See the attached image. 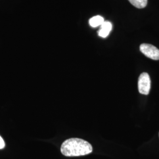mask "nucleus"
I'll list each match as a JSON object with an SVG mask.
<instances>
[{"label": "nucleus", "instance_id": "nucleus-7", "mask_svg": "<svg viewBox=\"0 0 159 159\" xmlns=\"http://www.w3.org/2000/svg\"><path fill=\"white\" fill-rule=\"evenodd\" d=\"M5 142L3 140V139L0 136V149H2L5 147Z\"/></svg>", "mask_w": 159, "mask_h": 159}, {"label": "nucleus", "instance_id": "nucleus-2", "mask_svg": "<svg viewBox=\"0 0 159 159\" xmlns=\"http://www.w3.org/2000/svg\"><path fill=\"white\" fill-rule=\"evenodd\" d=\"M151 88V80L149 75L147 73L140 74L138 81V89L140 94L148 95Z\"/></svg>", "mask_w": 159, "mask_h": 159}, {"label": "nucleus", "instance_id": "nucleus-1", "mask_svg": "<svg viewBox=\"0 0 159 159\" xmlns=\"http://www.w3.org/2000/svg\"><path fill=\"white\" fill-rule=\"evenodd\" d=\"M93 148L91 144L83 139L71 138L63 143L61 152L67 157H75L84 156L91 153Z\"/></svg>", "mask_w": 159, "mask_h": 159}, {"label": "nucleus", "instance_id": "nucleus-5", "mask_svg": "<svg viewBox=\"0 0 159 159\" xmlns=\"http://www.w3.org/2000/svg\"><path fill=\"white\" fill-rule=\"evenodd\" d=\"M104 21H104L103 17L100 16H96L92 17L90 19L89 24L92 27L96 28L98 26L100 27Z\"/></svg>", "mask_w": 159, "mask_h": 159}, {"label": "nucleus", "instance_id": "nucleus-6", "mask_svg": "<svg viewBox=\"0 0 159 159\" xmlns=\"http://www.w3.org/2000/svg\"><path fill=\"white\" fill-rule=\"evenodd\" d=\"M129 1L137 8H143L148 4V0H129Z\"/></svg>", "mask_w": 159, "mask_h": 159}, {"label": "nucleus", "instance_id": "nucleus-4", "mask_svg": "<svg viewBox=\"0 0 159 159\" xmlns=\"http://www.w3.org/2000/svg\"><path fill=\"white\" fill-rule=\"evenodd\" d=\"M112 29V24L109 21H104L98 31V34L102 38H106Z\"/></svg>", "mask_w": 159, "mask_h": 159}, {"label": "nucleus", "instance_id": "nucleus-3", "mask_svg": "<svg viewBox=\"0 0 159 159\" xmlns=\"http://www.w3.org/2000/svg\"><path fill=\"white\" fill-rule=\"evenodd\" d=\"M140 50L148 58L154 60H159V50L153 45L142 44L140 46Z\"/></svg>", "mask_w": 159, "mask_h": 159}, {"label": "nucleus", "instance_id": "nucleus-8", "mask_svg": "<svg viewBox=\"0 0 159 159\" xmlns=\"http://www.w3.org/2000/svg\"></svg>", "mask_w": 159, "mask_h": 159}]
</instances>
